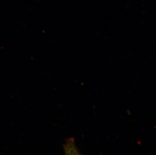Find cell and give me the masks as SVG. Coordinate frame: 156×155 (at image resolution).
Segmentation results:
<instances>
[{
	"label": "cell",
	"instance_id": "obj_1",
	"mask_svg": "<svg viewBox=\"0 0 156 155\" xmlns=\"http://www.w3.org/2000/svg\"><path fill=\"white\" fill-rule=\"evenodd\" d=\"M64 147L66 155H81L77 149L73 139L68 140Z\"/></svg>",
	"mask_w": 156,
	"mask_h": 155
}]
</instances>
